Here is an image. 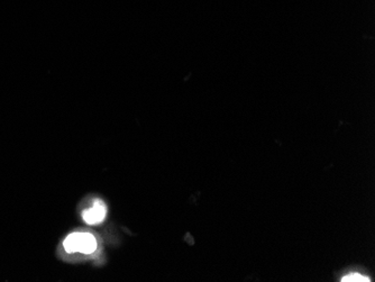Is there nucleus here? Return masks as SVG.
I'll list each match as a JSON object with an SVG mask.
<instances>
[{
    "label": "nucleus",
    "mask_w": 375,
    "mask_h": 282,
    "mask_svg": "<svg viewBox=\"0 0 375 282\" xmlns=\"http://www.w3.org/2000/svg\"><path fill=\"white\" fill-rule=\"evenodd\" d=\"M80 242H81V233L70 234L65 239L63 246L68 253H75L80 250Z\"/></svg>",
    "instance_id": "3"
},
{
    "label": "nucleus",
    "mask_w": 375,
    "mask_h": 282,
    "mask_svg": "<svg viewBox=\"0 0 375 282\" xmlns=\"http://www.w3.org/2000/svg\"><path fill=\"white\" fill-rule=\"evenodd\" d=\"M106 215H107L106 203L100 200V199H97L91 208L85 210L84 214H82V217H84V220L87 224L96 225L100 224L104 219V217H106Z\"/></svg>",
    "instance_id": "1"
},
{
    "label": "nucleus",
    "mask_w": 375,
    "mask_h": 282,
    "mask_svg": "<svg viewBox=\"0 0 375 282\" xmlns=\"http://www.w3.org/2000/svg\"><path fill=\"white\" fill-rule=\"evenodd\" d=\"M97 241L95 236L89 233H81V242H80V253L90 254L96 251Z\"/></svg>",
    "instance_id": "2"
},
{
    "label": "nucleus",
    "mask_w": 375,
    "mask_h": 282,
    "mask_svg": "<svg viewBox=\"0 0 375 282\" xmlns=\"http://www.w3.org/2000/svg\"><path fill=\"white\" fill-rule=\"evenodd\" d=\"M340 281L341 282H369L371 280H369V278L366 275H363L358 272H353V273H350V274L343 276Z\"/></svg>",
    "instance_id": "4"
}]
</instances>
